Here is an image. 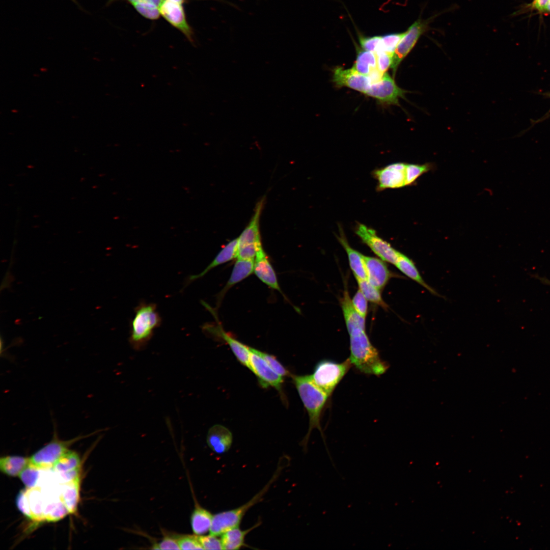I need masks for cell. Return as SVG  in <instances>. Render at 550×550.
<instances>
[{"label": "cell", "mask_w": 550, "mask_h": 550, "mask_svg": "<svg viewBox=\"0 0 550 550\" xmlns=\"http://www.w3.org/2000/svg\"><path fill=\"white\" fill-rule=\"evenodd\" d=\"M350 336L349 359L360 372L379 376L388 369V364L380 358L379 352L372 344L365 329L358 328L348 333Z\"/></svg>", "instance_id": "2"}, {"label": "cell", "mask_w": 550, "mask_h": 550, "mask_svg": "<svg viewBox=\"0 0 550 550\" xmlns=\"http://www.w3.org/2000/svg\"><path fill=\"white\" fill-rule=\"evenodd\" d=\"M258 353L264 359L269 366L281 376H288L290 373L273 355L257 350Z\"/></svg>", "instance_id": "36"}, {"label": "cell", "mask_w": 550, "mask_h": 550, "mask_svg": "<svg viewBox=\"0 0 550 550\" xmlns=\"http://www.w3.org/2000/svg\"><path fill=\"white\" fill-rule=\"evenodd\" d=\"M88 435L80 436L69 441L58 439L54 431L53 439L30 458V464L40 469H49L69 449L70 445Z\"/></svg>", "instance_id": "7"}, {"label": "cell", "mask_w": 550, "mask_h": 550, "mask_svg": "<svg viewBox=\"0 0 550 550\" xmlns=\"http://www.w3.org/2000/svg\"><path fill=\"white\" fill-rule=\"evenodd\" d=\"M51 469L59 474L80 472L81 460L76 452L68 450L54 462Z\"/></svg>", "instance_id": "26"}, {"label": "cell", "mask_w": 550, "mask_h": 550, "mask_svg": "<svg viewBox=\"0 0 550 550\" xmlns=\"http://www.w3.org/2000/svg\"><path fill=\"white\" fill-rule=\"evenodd\" d=\"M178 542L180 549H203L198 535H185L179 537Z\"/></svg>", "instance_id": "35"}, {"label": "cell", "mask_w": 550, "mask_h": 550, "mask_svg": "<svg viewBox=\"0 0 550 550\" xmlns=\"http://www.w3.org/2000/svg\"><path fill=\"white\" fill-rule=\"evenodd\" d=\"M435 17L433 16L426 19L419 18L404 32L395 50L391 66L394 76L400 63L410 52L420 37L428 30L429 23Z\"/></svg>", "instance_id": "6"}, {"label": "cell", "mask_w": 550, "mask_h": 550, "mask_svg": "<svg viewBox=\"0 0 550 550\" xmlns=\"http://www.w3.org/2000/svg\"><path fill=\"white\" fill-rule=\"evenodd\" d=\"M254 267V260L237 259L230 278L218 297V302L230 288L251 275Z\"/></svg>", "instance_id": "21"}, {"label": "cell", "mask_w": 550, "mask_h": 550, "mask_svg": "<svg viewBox=\"0 0 550 550\" xmlns=\"http://www.w3.org/2000/svg\"><path fill=\"white\" fill-rule=\"evenodd\" d=\"M377 69L382 73L385 72L392 65L394 54L385 51L376 53Z\"/></svg>", "instance_id": "39"}, {"label": "cell", "mask_w": 550, "mask_h": 550, "mask_svg": "<svg viewBox=\"0 0 550 550\" xmlns=\"http://www.w3.org/2000/svg\"><path fill=\"white\" fill-rule=\"evenodd\" d=\"M406 166L407 163H395L375 171L374 175L378 180L379 189L406 186Z\"/></svg>", "instance_id": "12"}, {"label": "cell", "mask_w": 550, "mask_h": 550, "mask_svg": "<svg viewBox=\"0 0 550 550\" xmlns=\"http://www.w3.org/2000/svg\"><path fill=\"white\" fill-rule=\"evenodd\" d=\"M238 250V238H236L229 241L202 272L197 274L190 276L186 281L185 286L203 277L214 267L237 258Z\"/></svg>", "instance_id": "18"}, {"label": "cell", "mask_w": 550, "mask_h": 550, "mask_svg": "<svg viewBox=\"0 0 550 550\" xmlns=\"http://www.w3.org/2000/svg\"><path fill=\"white\" fill-rule=\"evenodd\" d=\"M341 305L348 332L358 328L365 329V318L355 310L347 289L343 292Z\"/></svg>", "instance_id": "20"}, {"label": "cell", "mask_w": 550, "mask_h": 550, "mask_svg": "<svg viewBox=\"0 0 550 550\" xmlns=\"http://www.w3.org/2000/svg\"><path fill=\"white\" fill-rule=\"evenodd\" d=\"M292 378L309 417V427L308 432L300 443L304 452L306 453L310 436L314 429L316 428L320 431L326 446L320 420L322 410L329 396L314 383L311 375H292ZM326 449L331 460L333 461L327 447Z\"/></svg>", "instance_id": "1"}, {"label": "cell", "mask_w": 550, "mask_h": 550, "mask_svg": "<svg viewBox=\"0 0 550 550\" xmlns=\"http://www.w3.org/2000/svg\"><path fill=\"white\" fill-rule=\"evenodd\" d=\"M338 238L347 253L350 268L356 279L367 280L364 255L349 245L342 231H340V235Z\"/></svg>", "instance_id": "22"}, {"label": "cell", "mask_w": 550, "mask_h": 550, "mask_svg": "<svg viewBox=\"0 0 550 550\" xmlns=\"http://www.w3.org/2000/svg\"><path fill=\"white\" fill-rule=\"evenodd\" d=\"M376 65L375 53L358 49L356 59L352 69L360 74L368 75L373 69L376 68Z\"/></svg>", "instance_id": "30"}, {"label": "cell", "mask_w": 550, "mask_h": 550, "mask_svg": "<svg viewBox=\"0 0 550 550\" xmlns=\"http://www.w3.org/2000/svg\"><path fill=\"white\" fill-rule=\"evenodd\" d=\"M549 0H534L532 6L533 8L540 12H544L545 7Z\"/></svg>", "instance_id": "43"}, {"label": "cell", "mask_w": 550, "mask_h": 550, "mask_svg": "<svg viewBox=\"0 0 550 550\" xmlns=\"http://www.w3.org/2000/svg\"><path fill=\"white\" fill-rule=\"evenodd\" d=\"M290 461L289 456H282L278 461L275 472L267 483L246 503L235 509L214 514L209 531L210 534L218 536L229 529L239 527L245 514L251 507L261 502L264 496L271 485L279 478L284 469L289 465Z\"/></svg>", "instance_id": "3"}, {"label": "cell", "mask_w": 550, "mask_h": 550, "mask_svg": "<svg viewBox=\"0 0 550 550\" xmlns=\"http://www.w3.org/2000/svg\"><path fill=\"white\" fill-rule=\"evenodd\" d=\"M403 34L392 33L381 36L382 51L394 54Z\"/></svg>", "instance_id": "33"}, {"label": "cell", "mask_w": 550, "mask_h": 550, "mask_svg": "<svg viewBox=\"0 0 550 550\" xmlns=\"http://www.w3.org/2000/svg\"><path fill=\"white\" fill-rule=\"evenodd\" d=\"M383 74H384L379 71L377 68H375L371 71L368 76L369 77L371 83L374 84L380 81Z\"/></svg>", "instance_id": "42"}, {"label": "cell", "mask_w": 550, "mask_h": 550, "mask_svg": "<svg viewBox=\"0 0 550 550\" xmlns=\"http://www.w3.org/2000/svg\"><path fill=\"white\" fill-rule=\"evenodd\" d=\"M264 200H261L257 205L255 213L249 224L242 231L238 238V248L261 243L259 231V219L263 207Z\"/></svg>", "instance_id": "19"}, {"label": "cell", "mask_w": 550, "mask_h": 550, "mask_svg": "<svg viewBox=\"0 0 550 550\" xmlns=\"http://www.w3.org/2000/svg\"><path fill=\"white\" fill-rule=\"evenodd\" d=\"M30 463V458L19 456H7L0 459V470L10 477L19 476Z\"/></svg>", "instance_id": "28"}, {"label": "cell", "mask_w": 550, "mask_h": 550, "mask_svg": "<svg viewBox=\"0 0 550 550\" xmlns=\"http://www.w3.org/2000/svg\"><path fill=\"white\" fill-rule=\"evenodd\" d=\"M257 244H250L238 248L237 259L255 260L257 249Z\"/></svg>", "instance_id": "40"}, {"label": "cell", "mask_w": 550, "mask_h": 550, "mask_svg": "<svg viewBox=\"0 0 550 550\" xmlns=\"http://www.w3.org/2000/svg\"><path fill=\"white\" fill-rule=\"evenodd\" d=\"M174 3H178L181 5H184L186 2V0H167Z\"/></svg>", "instance_id": "44"}, {"label": "cell", "mask_w": 550, "mask_h": 550, "mask_svg": "<svg viewBox=\"0 0 550 550\" xmlns=\"http://www.w3.org/2000/svg\"><path fill=\"white\" fill-rule=\"evenodd\" d=\"M359 42L364 50L375 53L382 51L381 36H359Z\"/></svg>", "instance_id": "34"}, {"label": "cell", "mask_w": 550, "mask_h": 550, "mask_svg": "<svg viewBox=\"0 0 550 550\" xmlns=\"http://www.w3.org/2000/svg\"><path fill=\"white\" fill-rule=\"evenodd\" d=\"M159 10L160 16L182 33L189 41H194V32L187 22L183 5L163 0Z\"/></svg>", "instance_id": "11"}, {"label": "cell", "mask_w": 550, "mask_h": 550, "mask_svg": "<svg viewBox=\"0 0 550 550\" xmlns=\"http://www.w3.org/2000/svg\"><path fill=\"white\" fill-rule=\"evenodd\" d=\"M549 96H550V94H549Z\"/></svg>", "instance_id": "46"}, {"label": "cell", "mask_w": 550, "mask_h": 550, "mask_svg": "<svg viewBox=\"0 0 550 550\" xmlns=\"http://www.w3.org/2000/svg\"><path fill=\"white\" fill-rule=\"evenodd\" d=\"M251 370L257 376L262 387H272L281 392L283 377L276 372L258 353L257 349L249 347Z\"/></svg>", "instance_id": "10"}, {"label": "cell", "mask_w": 550, "mask_h": 550, "mask_svg": "<svg viewBox=\"0 0 550 550\" xmlns=\"http://www.w3.org/2000/svg\"><path fill=\"white\" fill-rule=\"evenodd\" d=\"M355 233L381 260L395 265L400 252L379 237L374 229L364 224H358Z\"/></svg>", "instance_id": "8"}, {"label": "cell", "mask_w": 550, "mask_h": 550, "mask_svg": "<svg viewBox=\"0 0 550 550\" xmlns=\"http://www.w3.org/2000/svg\"><path fill=\"white\" fill-rule=\"evenodd\" d=\"M351 365L349 358L341 363L322 360L315 366L311 377L314 383L329 397Z\"/></svg>", "instance_id": "5"}, {"label": "cell", "mask_w": 550, "mask_h": 550, "mask_svg": "<svg viewBox=\"0 0 550 550\" xmlns=\"http://www.w3.org/2000/svg\"><path fill=\"white\" fill-rule=\"evenodd\" d=\"M40 468L31 464L27 466L20 473L19 477L27 488L35 487L40 476Z\"/></svg>", "instance_id": "32"}, {"label": "cell", "mask_w": 550, "mask_h": 550, "mask_svg": "<svg viewBox=\"0 0 550 550\" xmlns=\"http://www.w3.org/2000/svg\"><path fill=\"white\" fill-rule=\"evenodd\" d=\"M233 441L231 432L226 427L217 424L208 431L207 442L209 448L215 453L222 454L230 448Z\"/></svg>", "instance_id": "17"}, {"label": "cell", "mask_w": 550, "mask_h": 550, "mask_svg": "<svg viewBox=\"0 0 550 550\" xmlns=\"http://www.w3.org/2000/svg\"><path fill=\"white\" fill-rule=\"evenodd\" d=\"M217 536L210 534L198 535V538L204 549H223L222 540Z\"/></svg>", "instance_id": "37"}, {"label": "cell", "mask_w": 550, "mask_h": 550, "mask_svg": "<svg viewBox=\"0 0 550 550\" xmlns=\"http://www.w3.org/2000/svg\"><path fill=\"white\" fill-rule=\"evenodd\" d=\"M261 524V521H258L252 527L245 530H242L237 527L224 532L222 535L221 538L223 549L236 550L246 546L244 542L246 536Z\"/></svg>", "instance_id": "23"}, {"label": "cell", "mask_w": 550, "mask_h": 550, "mask_svg": "<svg viewBox=\"0 0 550 550\" xmlns=\"http://www.w3.org/2000/svg\"><path fill=\"white\" fill-rule=\"evenodd\" d=\"M407 92L399 88L388 73H384L380 81L370 85L365 94L382 103L399 105V99L404 98Z\"/></svg>", "instance_id": "9"}, {"label": "cell", "mask_w": 550, "mask_h": 550, "mask_svg": "<svg viewBox=\"0 0 550 550\" xmlns=\"http://www.w3.org/2000/svg\"><path fill=\"white\" fill-rule=\"evenodd\" d=\"M134 312L130 322V341L134 347L139 348L150 339L154 329L160 325L161 318L153 303L141 302Z\"/></svg>", "instance_id": "4"}, {"label": "cell", "mask_w": 550, "mask_h": 550, "mask_svg": "<svg viewBox=\"0 0 550 550\" xmlns=\"http://www.w3.org/2000/svg\"><path fill=\"white\" fill-rule=\"evenodd\" d=\"M359 289L361 291L367 300L377 305L384 309L388 306L382 299L380 290L372 286L367 280H356Z\"/></svg>", "instance_id": "31"}, {"label": "cell", "mask_w": 550, "mask_h": 550, "mask_svg": "<svg viewBox=\"0 0 550 550\" xmlns=\"http://www.w3.org/2000/svg\"><path fill=\"white\" fill-rule=\"evenodd\" d=\"M80 478L62 484V501L69 512L73 513L76 511L79 499Z\"/></svg>", "instance_id": "29"}, {"label": "cell", "mask_w": 550, "mask_h": 550, "mask_svg": "<svg viewBox=\"0 0 550 550\" xmlns=\"http://www.w3.org/2000/svg\"><path fill=\"white\" fill-rule=\"evenodd\" d=\"M156 546V549H180L177 539L168 536L164 537Z\"/></svg>", "instance_id": "41"}, {"label": "cell", "mask_w": 550, "mask_h": 550, "mask_svg": "<svg viewBox=\"0 0 550 550\" xmlns=\"http://www.w3.org/2000/svg\"><path fill=\"white\" fill-rule=\"evenodd\" d=\"M351 301L355 310L361 316L365 318L368 311L367 300L359 289Z\"/></svg>", "instance_id": "38"}, {"label": "cell", "mask_w": 550, "mask_h": 550, "mask_svg": "<svg viewBox=\"0 0 550 550\" xmlns=\"http://www.w3.org/2000/svg\"><path fill=\"white\" fill-rule=\"evenodd\" d=\"M204 329L209 333L224 340L228 344L239 362L251 370L249 347L228 334L219 323L216 325H207L204 326Z\"/></svg>", "instance_id": "15"}, {"label": "cell", "mask_w": 550, "mask_h": 550, "mask_svg": "<svg viewBox=\"0 0 550 550\" xmlns=\"http://www.w3.org/2000/svg\"><path fill=\"white\" fill-rule=\"evenodd\" d=\"M395 266L403 274L424 287L432 294L441 296L438 292L425 282L415 264L409 258L400 252Z\"/></svg>", "instance_id": "24"}, {"label": "cell", "mask_w": 550, "mask_h": 550, "mask_svg": "<svg viewBox=\"0 0 550 550\" xmlns=\"http://www.w3.org/2000/svg\"><path fill=\"white\" fill-rule=\"evenodd\" d=\"M71 1H73V2H74L75 3H77V2H76V1L75 0H71Z\"/></svg>", "instance_id": "45"}, {"label": "cell", "mask_w": 550, "mask_h": 550, "mask_svg": "<svg viewBox=\"0 0 550 550\" xmlns=\"http://www.w3.org/2000/svg\"><path fill=\"white\" fill-rule=\"evenodd\" d=\"M213 515L199 505L196 506L191 516V526L194 533L203 535L210 531Z\"/></svg>", "instance_id": "25"}, {"label": "cell", "mask_w": 550, "mask_h": 550, "mask_svg": "<svg viewBox=\"0 0 550 550\" xmlns=\"http://www.w3.org/2000/svg\"><path fill=\"white\" fill-rule=\"evenodd\" d=\"M333 81L338 87H347L364 94L370 86L368 75L360 74L353 69L337 67L334 70Z\"/></svg>", "instance_id": "13"}, {"label": "cell", "mask_w": 550, "mask_h": 550, "mask_svg": "<svg viewBox=\"0 0 550 550\" xmlns=\"http://www.w3.org/2000/svg\"><path fill=\"white\" fill-rule=\"evenodd\" d=\"M367 280L374 287L380 290L388 283L392 274L383 260L364 256Z\"/></svg>", "instance_id": "16"}, {"label": "cell", "mask_w": 550, "mask_h": 550, "mask_svg": "<svg viewBox=\"0 0 550 550\" xmlns=\"http://www.w3.org/2000/svg\"><path fill=\"white\" fill-rule=\"evenodd\" d=\"M254 272L263 283L271 288L282 293L276 272L263 249L261 243L257 245L254 260Z\"/></svg>", "instance_id": "14"}, {"label": "cell", "mask_w": 550, "mask_h": 550, "mask_svg": "<svg viewBox=\"0 0 550 550\" xmlns=\"http://www.w3.org/2000/svg\"><path fill=\"white\" fill-rule=\"evenodd\" d=\"M118 0H109L111 4ZM129 2L142 16L150 20L157 19L160 16L159 7L163 0H125Z\"/></svg>", "instance_id": "27"}]
</instances>
